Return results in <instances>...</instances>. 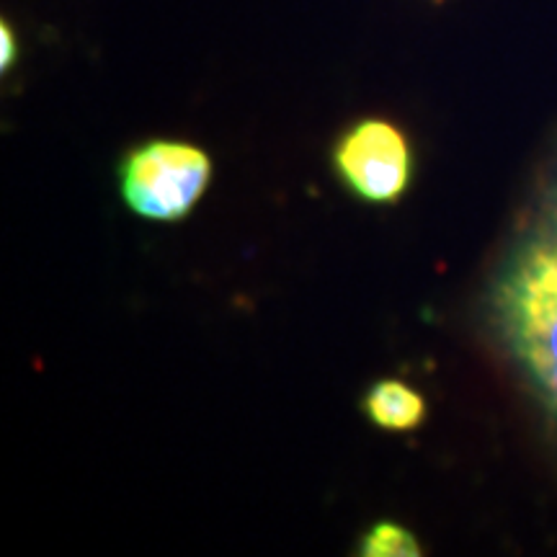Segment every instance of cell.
I'll list each match as a JSON object with an SVG mask.
<instances>
[{
  "label": "cell",
  "instance_id": "cell-1",
  "mask_svg": "<svg viewBox=\"0 0 557 557\" xmlns=\"http://www.w3.org/2000/svg\"><path fill=\"white\" fill-rule=\"evenodd\" d=\"M493 310L508 351L557 421V227L513 253L496 284Z\"/></svg>",
  "mask_w": 557,
  "mask_h": 557
},
{
  "label": "cell",
  "instance_id": "cell-2",
  "mask_svg": "<svg viewBox=\"0 0 557 557\" xmlns=\"http://www.w3.org/2000/svg\"><path fill=\"white\" fill-rule=\"evenodd\" d=\"M212 181V160L197 145L150 139L124 158L122 199L143 220L178 222L189 218Z\"/></svg>",
  "mask_w": 557,
  "mask_h": 557
},
{
  "label": "cell",
  "instance_id": "cell-3",
  "mask_svg": "<svg viewBox=\"0 0 557 557\" xmlns=\"http://www.w3.org/2000/svg\"><path fill=\"white\" fill-rule=\"evenodd\" d=\"M333 165L346 189L369 205H395L413 178L408 137L380 116H369L344 132L333 150Z\"/></svg>",
  "mask_w": 557,
  "mask_h": 557
},
{
  "label": "cell",
  "instance_id": "cell-4",
  "mask_svg": "<svg viewBox=\"0 0 557 557\" xmlns=\"http://www.w3.org/2000/svg\"><path fill=\"white\" fill-rule=\"evenodd\" d=\"M364 416L382 431H413L426 421V400L400 380H377L361 400Z\"/></svg>",
  "mask_w": 557,
  "mask_h": 557
},
{
  "label": "cell",
  "instance_id": "cell-5",
  "mask_svg": "<svg viewBox=\"0 0 557 557\" xmlns=\"http://www.w3.org/2000/svg\"><path fill=\"white\" fill-rule=\"evenodd\" d=\"M359 553L364 557H418L421 545L406 527L395 521H380L361 537Z\"/></svg>",
  "mask_w": 557,
  "mask_h": 557
},
{
  "label": "cell",
  "instance_id": "cell-6",
  "mask_svg": "<svg viewBox=\"0 0 557 557\" xmlns=\"http://www.w3.org/2000/svg\"><path fill=\"white\" fill-rule=\"evenodd\" d=\"M16 60H18L16 32L11 29L9 21H3V24H0V70L9 73V70L16 65Z\"/></svg>",
  "mask_w": 557,
  "mask_h": 557
},
{
  "label": "cell",
  "instance_id": "cell-7",
  "mask_svg": "<svg viewBox=\"0 0 557 557\" xmlns=\"http://www.w3.org/2000/svg\"><path fill=\"white\" fill-rule=\"evenodd\" d=\"M553 227H557V212H555V220H553Z\"/></svg>",
  "mask_w": 557,
  "mask_h": 557
}]
</instances>
